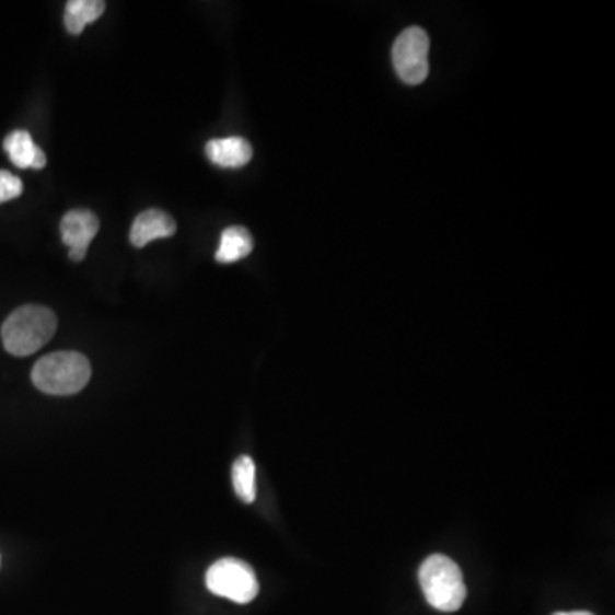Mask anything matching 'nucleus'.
I'll list each match as a JSON object with an SVG mask.
<instances>
[{
  "label": "nucleus",
  "mask_w": 615,
  "mask_h": 615,
  "mask_svg": "<svg viewBox=\"0 0 615 615\" xmlns=\"http://www.w3.org/2000/svg\"><path fill=\"white\" fill-rule=\"evenodd\" d=\"M57 332V316L50 308L26 304L18 308L2 325V344L12 356L35 355Z\"/></svg>",
  "instance_id": "1"
},
{
  "label": "nucleus",
  "mask_w": 615,
  "mask_h": 615,
  "mask_svg": "<svg viewBox=\"0 0 615 615\" xmlns=\"http://www.w3.org/2000/svg\"><path fill=\"white\" fill-rule=\"evenodd\" d=\"M32 379L44 394L74 395L90 383L91 364L81 352H54L36 362Z\"/></svg>",
  "instance_id": "2"
},
{
  "label": "nucleus",
  "mask_w": 615,
  "mask_h": 615,
  "mask_svg": "<svg viewBox=\"0 0 615 615\" xmlns=\"http://www.w3.org/2000/svg\"><path fill=\"white\" fill-rule=\"evenodd\" d=\"M419 583L428 604L440 612L459 611L467 599L462 569L443 554H432L422 562Z\"/></svg>",
  "instance_id": "3"
},
{
  "label": "nucleus",
  "mask_w": 615,
  "mask_h": 615,
  "mask_svg": "<svg viewBox=\"0 0 615 615\" xmlns=\"http://www.w3.org/2000/svg\"><path fill=\"white\" fill-rule=\"evenodd\" d=\"M206 584L209 592L236 604H250L258 595V580L252 566L224 557L207 569Z\"/></svg>",
  "instance_id": "4"
},
{
  "label": "nucleus",
  "mask_w": 615,
  "mask_h": 615,
  "mask_svg": "<svg viewBox=\"0 0 615 615\" xmlns=\"http://www.w3.org/2000/svg\"><path fill=\"white\" fill-rule=\"evenodd\" d=\"M429 36L419 26L407 27L395 39L392 60L401 81L409 86L425 82L429 72Z\"/></svg>",
  "instance_id": "5"
},
{
  "label": "nucleus",
  "mask_w": 615,
  "mask_h": 615,
  "mask_svg": "<svg viewBox=\"0 0 615 615\" xmlns=\"http://www.w3.org/2000/svg\"><path fill=\"white\" fill-rule=\"evenodd\" d=\"M100 231V219L88 209H76L63 216L60 222L62 242L69 246V258L81 262L86 258L88 248Z\"/></svg>",
  "instance_id": "6"
},
{
  "label": "nucleus",
  "mask_w": 615,
  "mask_h": 615,
  "mask_svg": "<svg viewBox=\"0 0 615 615\" xmlns=\"http://www.w3.org/2000/svg\"><path fill=\"white\" fill-rule=\"evenodd\" d=\"M176 233V222L167 212L160 209H149L141 212L134 221L132 230H130V242L137 248L148 245V243L160 240V237H170Z\"/></svg>",
  "instance_id": "7"
},
{
  "label": "nucleus",
  "mask_w": 615,
  "mask_h": 615,
  "mask_svg": "<svg viewBox=\"0 0 615 615\" xmlns=\"http://www.w3.org/2000/svg\"><path fill=\"white\" fill-rule=\"evenodd\" d=\"M206 154L218 166L236 170L252 161L254 149L243 137H227L207 142Z\"/></svg>",
  "instance_id": "8"
},
{
  "label": "nucleus",
  "mask_w": 615,
  "mask_h": 615,
  "mask_svg": "<svg viewBox=\"0 0 615 615\" xmlns=\"http://www.w3.org/2000/svg\"><path fill=\"white\" fill-rule=\"evenodd\" d=\"M4 149L12 163L21 170H42L47 164L45 152L33 142L32 136L26 130H14L5 137Z\"/></svg>",
  "instance_id": "9"
},
{
  "label": "nucleus",
  "mask_w": 615,
  "mask_h": 615,
  "mask_svg": "<svg viewBox=\"0 0 615 615\" xmlns=\"http://www.w3.org/2000/svg\"><path fill=\"white\" fill-rule=\"evenodd\" d=\"M252 250H254V237L250 231L243 227H231L222 231L216 260L224 265L234 264L248 257Z\"/></svg>",
  "instance_id": "10"
},
{
  "label": "nucleus",
  "mask_w": 615,
  "mask_h": 615,
  "mask_svg": "<svg viewBox=\"0 0 615 615\" xmlns=\"http://www.w3.org/2000/svg\"><path fill=\"white\" fill-rule=\"evenodd\" d=\"M105 2L102 0H71L67 2L66 27L71 35H81L88 24L102 18L105 12Z\"/></svg>",
  "instance_id": "11"
},
{
  "label": "nucleus",
  "mask_w": 615,
  "mask_h": 615,
  "mask_svg": "<svg viewBox=\"0 0 615 615\" xmlns=\"http://www.w3.org/2000/svg\"><path fill=\"white\" fill-rule=\"evenodd\" d=\"M231 477H233L234 492H236L237 498L246 504L254 502L257 498V486H255L257 468H255L254 460L246 455L234 460Z\"/></svg>",
  "instance_id": "12"
},
{
  "label": "nucleus",
  "mask_w": 615,
  "mask_h": 615,
  "mask_svg": "<svg viewBox=\"0 0 615 615\" xmlns=\"http://www.w3.org/2000/svg\"><path fill=\"white\" fill-rule=\"evenodd\" d=\"M23 194V182L16 175L0 170V204L18 199Z\"/></svg>",
  "instance_id": "13"
},
{
  "label": "nucleus",
  "mask_w": 615,
  "mask_h": 615,
  "mask_svg": "<svg viewBox=\"0 0 615 615\" xmlns=\"http://www.w3.org/2000/svg\"><path fill=\"white\" fill-rule=\"evenodd\" d=\"M554 615H593V614H590V612L578 611V612H557V614Z\"/></svg>",
  "instance_id": "14"
}]
</instances>
